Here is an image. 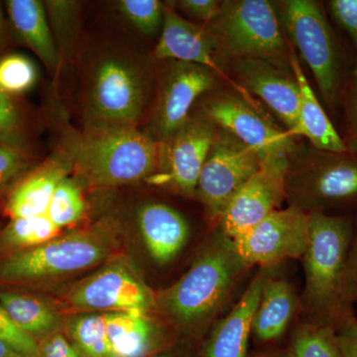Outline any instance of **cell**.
<instances>
[{
  "label": "cell",
  "instance_id": "41",
  "mask_svg": "<svg viewBox=\"0 0 357 357\" xmlns=\"http://www.w3.org/2000/svg\"><path fill=\"white\" fill-rule=\"evenodd\" d=\"M338 344L344 357H357V319L354 314L337 328Z\"/></svg>",
  "mask_w": 357,
  "mask_h": 357
},
{
  "label": "cell",
  "instance_id": "6",
  "mask_svg": "<svg viewBox=\"0 0 357 357\" xmlns=\"http://www.w3.org/2000/svg\"><path fill=\"white\" fill-rule=\"evenodd\" d=\"M217 49L236 59L255 58L286 68V45L276 8L266 0L222 1L206 28Z\"/></svg>",
  "mask_w": 357,
  "mask_h": 357
},
{
  "label": "cell",
  "instance_id": "46",
  "mask_svg": "<svg viewBox=\"0 0 357 357\" xmlns=\"http://www.w3.org/2000/svg\"><path fill=\"white\" fill-rule=\"evenodd\" d=\"M356 301H357V298H356Z\"/></svg>",
  "mask_w": 357,
  "mask_h": 357
},
{
  "label": "cell",
  "instance_id": "7",
  "mask_svg": "<svg viewBox=\"0 0 357 357\" xmlns=\"http://www.w3.org/2000/svg\"><path fill=\"white\" fill-rule=\"evenodd\" d=\"M286 199L305 213H324L357 199V154L307 150L290 156Z\"/></svg>",
  "mask_w": 357,
  "mask_h": 357
},
{
  "label": "cell",
  "instance_id": "3",
  "mask_svg": "<svg viewBox=\"0 0 357 357\" xmlns=\"http://www.w3.org/2000/svg\"><path fill=\"white\" fill-rule=\"evenodd\" d=\"M64 157L77 183L117 187L156 172L158 144L137 128L96 129L73 140Z\"/></svg>",
  "mask_w": 357,
  "mask_h": 357
},
{
  "label": "cell",
  "instance_id": "32",
  "mask_svg": "<svg viewBox=\"0 0 357 357\" xmlns=\"http://www.w3.org/2000/svg\"><path fill=\"white\" fill-rule=\"evenodd\" d=\"M119 13L142 34L154 36L163 27L165 6L158 0H121Z\"/></svg>",
  "mask_w": 357,
  "mask_h": 357
},
{
  "label": "cell",
  "instance_id": "2",
  "mask_svg": "<svg viewBox=\"0 0 357 357\" xmlns=\"http://www.w3.org/2000/svg\"><path fill=\"white\" fill-rule=\"evenodd\" d=\"M310 215V236L302 256L305 309L311 321L337 328L351 316L344 299V274L352 241L351 222L324 213Z\"/></svg>",
  "mask_w": 357,
  "mask_h": 357
},
{
  "label": "cell",
  "instance_id": "45",
  "mask_svg": "<svg viewBox=\"0 0 357 357\" xmlns=\"http://www.w3.org/2000/svg\"><path fill=\"white\" fill-rule=\"evenodd\" d=\"M255 357H270V356H255Z\"/></svg>",
  "mask_w": 357,
  "mask_h": 357
},
{
  "label": "cell",
  "instance_id": "43",
  "mask_svg": "<svg viewBox=\"0 0 357 357\" xmlns=\"http://www.w3.org/2000/svg\"><path fill=\"white\" fill-rule=\"evenodd\" d=\"M6 37V20H4L3 11L0 4V47L3 46Z\"/></svg>",
  "mask_w": 357,
  "mask_h": 357
},
{
  "label": "cell",
  "instance_id": "39",
  "mask_svg": "<svg viewBox=\"0 0 357 357\" xmlns=\"http://www.w3.org/2000/svg\"><path fill=\"white\" fill-rule=\"evenodd\" d=\"M357 298V234L352 237L344 274V299L345 305L351 307Z\"/></svg>",
  "mask_w": 357,
  "mask_h": 357
},
{
  "label": "cell",
  "instance_id": "11",
  "mask_svg": "<svg viewBox=\"0 0 357 357\" xmlns=\"http://www.w3.org/2000/svg\"><path fill=\"white\" fill-rule=\"evenodd\" d=\"M217 131L204 116L190 119L158 144L156 172L148 181L185 197L196 196L199 175Z\"/></svg>",
  "mask_w": 357,
  "mask_h": 357
},
{
  "label": "cell",
  "instance_id": "1",
  "mask_svg": "<svg viewBox=\"0 0 357 357\" xmlns=\"http://www.w3.org/2000/svg\"><path fill=\"white\" fill-rule=\"evenodd\" d=\"M248 268L232 239L218 227L188 271L156 294V309L183 335H199L210 326Z\"/></svg>",
  "mask_w": 357,
  "mask_h": 357
},
{
  "label": "cell",
  "instance_id": "17",
  "mask_svg": "<svg viewBox=\"0 0 357 357\" xmlns=\"http://www.w3.org/2000/svg\"><path fill=\"white\" fill-rule=\"evenodd\" d=\"M215 51L217 46L206 28L184 20L172 9L165 7L161 36L154 50L155 58L191 63L208 68L232 83L244 100L252 102L250 95L243 86L234 84L225 76L222 70L215 62Z\"/></svg>",
  "mask_w": 357,
  "mask_h": 357
},
{
  "label": "cell",
  "instance_id": "9",
  "mask_svg": "<svg viewBox=\"0 0 357 357\" xmlns=\"http://www.w3.org/2000/svg\"><path fill=\"white\" fill-rule=\"evenodd\" d=\"M65 302L81 312H150L156 309V294L128 257L116 255L74 284L66 292Z\"/></svg>",
  "mask_w": 357,
  "mask_h": 357
},
{
  "label": "cell",
  "instance_id": "28",
  "mask_svg": "<svg viewBox=\"0 0 357 357\" xmlns=\"http://www.w3.org/2000/svg\"><path fill=\"white\" fill-rule=\"evenodd\" d=\"M292 357H344L337 328L314 321L305 324L294 337Z\"/></svg>",
  "mask_w": 357,
  "mask_h": 357
},
{
  "label": "cell",
  "instance_id": "5",
  "mask_svg": "<svg viewBox=\"0 0 357 357\" xmlns=\"http://www.w3.org/2000/svg\"><path fill=\"white\" fill-rule=\"evenodd\" d=\"M148 77L132 55L107 53L89 70L84 96L86 130L137 128L146 107Z\"/></svg>",
  "mask_w": 357,
  "mask_h": 357
},
{
  "label": "cell",
  "instance_id": "20",
  "mask_svg": "<svg viewBox=\"0 0 357 357\" xmlns=\"http://www.w3.org/2000/svg\"><path fill=\"white\" fill-rule=\"evenodd\" d=\"M148 312H103L114 357H150L162 351L165 333Z\"/></svg>",
  "mask_w": 357,
  "mask_h": 357
},
{
  "label": "cell",
  "instance_id": "21",
  "mask_svg": "<svg viewBox=\"0 0 357 357\" xmlns=\"http://www.w3.org/2000/svg\"><path fill=\"white\" fill-rule=\"evenodd\" d=\"M289 63L300 89L299 128L297 135L307 138L312 147L323 151L344 153L347 151L342 136L340 135L333 122L310 86L304 70L301 67L299 58L290 43Z\"/></svg>",
  "mask_w": 357,
  "mask_h": 357
},
{
  "label": "cell",
  "instance_id": "8",
  "mask_svg": "<svg viewBox=\"0 0 357 357\" xmlns=\"http://www.w3.org/2000/svg\"><path fill=\"white\" fill-rule=\"evenodd\" d=\"M276 6L288 43L311 69L324 100L337 107L342 89L340 53L323 7L312 0H283Z\"/></svg>",
  "mask_w": 357,
  "mask_h": 357
},
{
  "label": "cell",
  "instance_id": "4",
  "mask_svg": "<svg viewBox=\"0 0 357 357\" xmlns=\"http://www.w3.org/2000/svg\"><path fill=\"white\" fill-rule=\"evenodd\" d=\"M119 227L110 222L57 236L0 260V280L40 281L84 271L116 256Z\"/></svg>",
  "mask_w": 357,
  "mask_h": 357
},
{
  "label": "cell",
  "instance_id": "36",
  "mask_svg": "<svg viewBox=\"0 0 357 357\" xmlns=\"http://www.w3.org/2000/svg\"><path fill=\"white\" fill-rule=\"evenodd\" d=\"M328 6L331 15L349 34L357 50V0H331Z\"/></svg>",
  "mask_w": 357,
  "mask_h": 357
},
{
  "label": "cell",
  "instance_id": "31",
  "mask_svg": "<svg viewBox=\"0 0 357 357\" xmlns=\"http://www.w3.org/2000/svg\"><path fill=\"white\" fill-rule=\"evenodd\" d=\"M38 73L26 56L10 54L0 59V89L6 95H21L36 84Z\"/></svg>",
  "mask_w": 357,
  "mask_h": 357
},
{
  "label": "cell",
  "instance_id": "16",
  "mask_svg": "<svg viewBox=\"0 0 357 357\" xmlns=\"http://www.w3.org/2000/svg\"><path fill=\"white\" fill-rule=\"evenodd\" d=\"M238 84L250 95L259 98L278 116L292 136L299 128L300 89L288 68L263 59H237Z\"/></svg>",
  "mask_w": 357,
  "mask_h": 357
},
{
  "label": "cell",
  "instance_id": "26",
  "mask_svg": "<svg viewBox=\"0 0 357 357\" xmlns=\"http://www.w3.org/2000/svg\"><path fill=\"white\" fill-rule=\"evenodd\" d=\"M65 330L82 357H114L103 312L73 314L65 321Z\"/></svg>",
  "mask_w": 357,
  "mask_h": 357
},
{
  "label": "cell",
  "instance_id": "14",
  "mask_svg": "<svg viewBox=\"0 0 357 357\" xmlns=\"http://www.w3.org/2000/svg\"><path fill=\"white\" fill-rule=\"evenodd\" d=\"M203 109L215 126L251 148L261 161L294 152V136L277 128L243 98L232 95L215 96L206 100Z\"/></svg>",
  "mask_w": 357,
  "mask_h": 357
},
{
  "label": "cell",
  "instance_id": "24",
  "mask_svg": "<svg viewBox=\"0 0 357 357\" xmlns=\"http://www.w3.org/2000/svg\"><path fill=\"white\" fill-rule=\"evenodd\" d=\"M295 310V292L291 284L270 274L253 318V335L261 342L277 340L287 330Z\"/></svg>",
  "mask_w": 357,
  "mask_h": 357
},
{
  "label": "cell",
  "instance_id": "18",
  "mask_svg": "<svg viewBox=\"0 0 357 357\" xmlns=\"http://www.w3.org/2000/svg\"><path fill=\"white\" fill-rule=\"evenodd\" d=\"M272 268H260L231 311L213 326L204 344L203 357H246L252 321L265 281Z\"/></svg>",
  "mask_w": 357,
  "mask_h": 357
},
{
  "label": "cell",
  "instance_id": "19",
  "mask_svg": "<svg viewBox=\"0 0 357 357\" xmlns=\"http://www.w3.org/2000/svg\"><path fill=\"white\" fill-rule=\"evenodd\" d=\"M137 225L148 252L157 264L175 259L189 239V223L165 204H143L137 211Z\"/></svg>",
  "mask_w": 357,
  "mask_h": 357
},
{
  "label": "cell",
  "instance_id": "27",
  "mask_svg": "<svg viewBox=\"0 0 357 357\" xmlns=\"http://www.w3.org/2000/svg\"><path fill=\"white\" fill-rule=\"evenodd\" d=\"M60 230L47 215L13 218L0 234V244L15 251L35 248L59 236Z\"/></svg>",
  "mask_w": 357,
  "mask_h": 357
},
{
  "label": "cell",
  "instance_id": "42",
  "mask_svg": "<svg viewBox=\"0 0 357 357\" xmlns=\"http://www.w3.org/2000/svg\"><path fill=\"white\" fill-rule=\"evenodd\" d=\"M0 357H24L14 351L13 347H9L6 342L0 340Z\"/></svg>",
  "mask_w": 357,
  "mask_h": 357
},
{
  "label": "cell",
  "instance_id": "34",
  "mask_svg": "<svg viewBox=\"0 0 357 357\" xmlns=\"http://www.w3.org/2000/svg\"><path fill=\"white\" fill-rule=\"evenodd\" d=\"M0 340L24 357H39L38 340L20 330L0 305Z\"/></svg>",
  "mask_w": 357,
  "mask_h": 357
},
{
  "label": "cell",
  "instance_id": "40",
  "mask_svg": "<svg viewBox=\"0 0 357 357\" xmlns=\"http://www.w3.org/2000/svg\"><path fill=\"white\" fill-rule=\"evenodd\" d=\"M178 3L184 13L208 23L218 15L222 6V1L217 0H181Z\"/></svg>",
  "mask_w": 357,
  "mask_h": 357
},
{
  "label": "cell",
  "instance_id": "25",
  "mask_svg": "<svg viewBox=\"0 0 357 357\" xmlns=\"http://www.w3.org/2000/svg\"><path fill=\"white\" fill-rule=\"evenodd\" d=\"M0 305L20 330L36 340L65 328L64 319L53 307L29 294L1 292Z\"/></svg>",
  "mask_w": 357,
  "mask_h": 357
},
{
  "label": "cell",
  "instance_id": "15",
  "mask_svg": "<svg viewBox=\"0 0 357 357\" xmlns=\"http://www.w3.org/2000/svg\"><path fill=\"white\" fill-rule=\"evenodd\" d=\"M215 84L213 72L203 66L170 61L160 86L149 128L145 131L160 142L190 119L195 102Z\"/></svg>",
  "mask_w": 357,
  "mask_h": 357
},
{
  "label": "cell",
  "instance_id": "33",
  "mask_svg": "<svg viewBox=\"0 0 357 357\" xmlns=\"http://www.w3.org/2000/svg\"><path fill=\"white\" fill-rule=\"evenodd\" d=\"M0 146L25 152L27 139L22 119L10 96L0 89Z\"/></svg>",
  "mask_w": 357,
  "mask_h": 357
},
{
  "label": "cell",
  "instance_id": "30",
  "mask_svg": "<svg viewBox=\"0 0 357 357\" xmlns=\"http://www.w3.org/2000/svg\"><path fill=\"white\" fill-rule=\"evenodd\" d=\"M44 6L60 58L63 53L69 55L75 44L79 25V2L49 0L44 2Z\"/></svg>",
  "mask_w": 357,
  "mask_h": 357
},
{
  "label": "cell",
  "instance_id": "13",
  "mask_svg": "<svg viewBox=\"0 0 357 357\" xmlns=\"http://www.w3.org/2000/svg\"><path fill=\"white\" fill-rule=\"evenodd\" d=\"M290 156L278 155L261 161L258 172L234 195L220 215L218 229L223 234L236 238L277 211L286 199Z\"/></svg>",
  "mask_w": 357,
  "mask_h": 357
},
{
  "label": "cell",
  "instance_id": "29",
  "mask_svg": "<svg viewBox=\"0 0 357 357\" xmlns=\"http://www.w3.org/2000/svg\"><path fill=\"white\" fill-rule=\"evenodd\" d=\"M86 210V201L79 183L68 176L56 188L46 215L54 225L62 229L79 222Z\"/></svg>",
  "mask_w": 357,
  "mask_h": 357
},
{
  "label": "cell",
  "instance_id": "23",
  "mask_svg": "<svg viewBox=\"0 0 357 357\" xmlns=\"http://www.w3.org/2000/svg\"><path fill=\"white\" fill-rule=\"evenodd\" d=\"M8 15L21 40L38 55L52 73L57 72L60 55L52 34L44 2L38 0H9Z\"/></svg>",
  "mask_w": 357,
  "mask_h": 357
},
{
  "label": "cell",
  "instance_id": "10",
  "mask_svg": "<svg viewBox=\"0 0 357 357\" xmlns=\"http://www.w3.org/2000/svg\"><path fill=\"white\" fill-rule=\"evenodd\" d=\"M260 166L261 159L251 148L225 131L217 132L196 190L211 220L218 222L230 199Z\"/></svg>",
  "mask_w": 357,
  "mask_h": 357
},
{
  "label": "cell",
  "instance_id": "12",
  "mask_svg": "<svg viewBox=\"0 0 357 357\" xmlns=\"http://www.w3.org/2000/svg\"><path fill=\"white\" fill-rule=\"evenodd\" d=\"M310 236V215L295 206L277 210L252 229L232 239L249 267L273 268L288 259L302 258Z\"/></svg>",
  "mask_w": 357,
  "mask_h": 357
},
{
  "label": "cell",
  "instance_id": "37",
  "mask_svg": "<svg viewBox=\"0 0 357 357\" xmlns=\"http://www.w3.org/2000/svg\"><path fill=\"white\" fill-rule=\"evenodd\" d=\"M27 167L25 152L0 146V191Z\"/></svg>",
  "mask_w": 357,
  "mask_h": 357
},
{
  "label": "cell",
  "instance_id": "22",
  "mask_svg": "<svg viewBox=\"0 0 357 357\" xmlns=\"http://www.w3.org/2000/svg\"><path fill=\"white\" fill-rule=\"evenodd\" d=\"M70 170L69 162L65 158L46 164L29 174L9 195L7 213L11 218L46 215L56 188L68 177Z\"/></svg>",
  "mask_w": 357,
  "mask_h": 357
},
{
  "label": "cell",
  "instance_id": "44",
  "mask_svg": "<svg viewBox=\"0 0 357 357\" xmlns=\"http://www.w3.org/2000/svg\"><path fill=\"white\" fill-rule=\"evenodd\" d=\"M150 357H184V354L177 351V349H168V351L157 352V354Z\"/></svg>",
  "mask_w": 357,
  "mask_h": 357
},
{
  "label": "cell",
  "instance_id": "38",
  "mask_svg": "<svg viewBox=\"0 0 357 357\" xmlns=\"http://www.w3.org/2000/svg\"><path fill=\"white\" fill-rule=\"evenodd\" d=\"M38 347L39 357H82L69 338L61 332L42 338Z\"/></svg>",
  "mask_w": 357,
  "mask_h": 357
},
{
  "label": "cell",
  "instance_id": "35",
  "mask_svg": "<svg viewBox=\"0 0 357 357\" xmlns=\"http://www.w3.org/2000/svg\"><path fill=\"white\" fill-rule=\"evenodd\" d=\"M345 135L342 137L347 151L357 154V66L345 96Z\"/></svg>",
  "mask_w": 357,
  "mask_h": 357
}]
</instances>
